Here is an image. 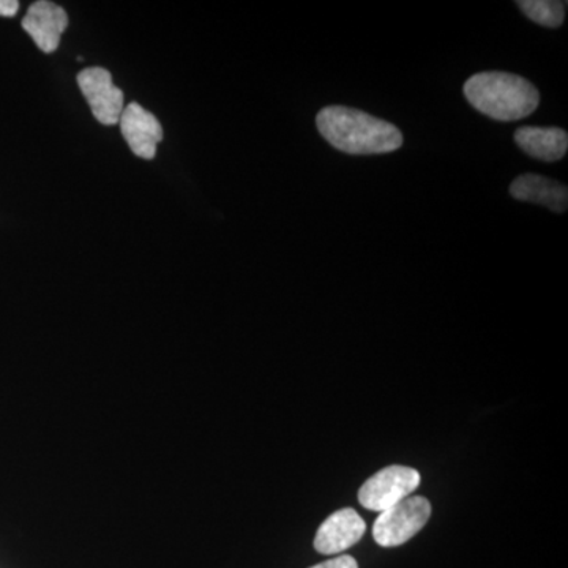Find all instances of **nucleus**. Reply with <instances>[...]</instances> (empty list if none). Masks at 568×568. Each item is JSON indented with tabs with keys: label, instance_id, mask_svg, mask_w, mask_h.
I'll return each mask as SVG.
<instances>
[{
	"label": "nucleus",
	"instance_id": "nucleus-8",
	"mask_svg": "<svg viewBox=\"0 0 568 568\" xmlns=\"http://www.w3.org/2000/svg\"><path fill=\"white\" fill-rule=\"evenodd\" d=\"M365 530V521L354 508H342L317 529L315 549L321 555H339L361 541Z\"/></svg>",
	"mask_w": 568,
	"mask_h": 568
},
{
	"label": "nucleus",
	"instance_id": "nucleus-11",
	"mask_svg": "<svg viewBox=\"0 0 568 568\" xmlns=\"http://www.w3.org/2000/svg\"><path fill=\"white\" fill-rule=\"evenodd\" d=\"M517 6L530 21L544 28H560L566 18L567 2L560 0H518Z\"/></svg>",
	"mask_w": 568,
	"mask_h": 568
},
{
	"label": "nucleus",
	"instance_id": "nucleus-4",
	"mask_svg": "<svg viewBox=\"0 0 568 568\" xmlns=\"http://www.w3.org/2000/svg\"><path fill=\"white\" fill-rule=\"evenodd\" d=\"M420 485V474L413 467L388 466L358 489L362 506L372 511H384L413 495Z\"/></svg>",
	"mask_w": 568,
	"mask_h": 568
},
{
	"label": "nucleus",
	"instance_id": "nucleus-2",
	"mask_svg": "<svg viewBox=\"0 0 568 568\" xmlns=\"http://www.w3.org/2000/svg\"><path fill=\"white\" fill-rule=\"evenodd\" d=\"M463 91L478 112L499 122L521 121L540 103V93L532 82L506 71L474 74Z\"/></svg>",
	"mask_w": 568,
	"mask_h": 568
},
{
	"label": "nucleus",
	"instance_id": "nucleus-10",
	"mask_svg": "<svg viewBox=\"0 0 568 568\" xmlns=\"http://www.w3.org/2000/svg\"><path fill=\"white\" fill-rule=\"evenodd\" d=\"M515 142L523 152L541 162H559L566 156L568 134L564 130L521 126L515 132Z\"/></svg>",
	"mask_w": 568,
	"mask_h": 568
},
{
	"label": "nucleus",
	"instance_id": "nucleus-13",
	"mask_svg": "<svg viewBox=\"0 0 568 568\" xmlns=\"http://www.w3.org/2000/svg\"><path fill=\"white\" fill-rule=\"evenodd\" d=\"M18 10H20V2L17 0H0V17H17Z\"/></svg>",
	"mask_w": 568,
	"mask_h": 568
},
{
	"label": "nucleus",
	"instance_id": "nucleus-3",
	"mask_svg": "<svg viewBox=\"0 0 568 568\" xmlns=\"http://www.w3.org/2000/svg\"><path fill=\"white\" fill-rule=\"evenodd\" d=\"M432 515V504L422 496H409L396 506L381 511L373 525V537L381 547L406 544L424 529Z\"/></svg>",
	"mask_w": 568,
	"mask_h": 568
},
{
	"label": "nucleus",
	"instance_id": "nucleus-12",
	"mask_svg": "<svg viewBox=\"0 0 568 568\" xmlns=\"http://www.w3.org/2000/svg\"><path fill=\"white\" fill-rule=\"evenodd\" d=\"M310 568H358V564L353 556H338V558L325 560V562Z\"/></svg>",
	"mask_w": 568,
	"mask_h": 568
},
{
	"label": "nucleus",
	"instance_id": "nucleus-1",
	"mask_svg": "<svg viewBox=\"0 0 568 568\" xmlns=\"http://www.w3.org/2000/svg\"><path fill=\"white\" fill-rule=\"evenodd\" d=\"M317 130L332 148L349 155L398 151L403 134L394 123L346 106H327L316 118Z\"/></svg>",
	"mask_w": 568,
	"mask_h": 568
},
{
	"label": "nucleus",
	"instance_id": "nucleus-6",
	"mask_svg": "<svg viewBox=\"0 0 568 568\" xmlns=\"http://www.w3.org/2000/svg\"><path fill=\"white\" fill-rule=\"evenodd\" d=\"M22 29L32 37L44 54L58 51L62 33L69 28V14L58 3L39 0L29 7L21 22Z\"/></svg>",
	"mask_w": 568,
	"mask_h": 568
},
{
	"label": "nucleus",
	"instance_id": "nucleus-7",
	"mask_svg": "<svg viewBox=\"0 0 568 568\" xmlns=\"http://www.w3.org/2000/svg\"><path fill=\"white\" fill-rule=\"evenodd\" d=\"M119 123L123 140L134 155L144 160L155 159L156 145L163 140V126L152 112L144 110L141 104L130 103L123 108Z\"/></svg>",
	"mask_w": 568,
	"mask_h": 568
},
{
	"label": "nucleus",
	"instance_id": "nucleus-9",
	"mask_svg": "<svg viewBox=\"0 0 568 568\" xmlns=\"http://www.w3.org/2000/svg\"><path fill=\"white\" fill-rule=\"evenodd\" d=\"M510 194L518 201L545 205L549 211L564 213L568 205V189L562 183L538 174L518 175L510 185Z\"/></svg>",
	"mask_w": 568,
	"mask_h": 568
},
{
	"label": "nucleus",
	"instance_id": "nucleus-5",
	"mask_svg": "<svg viewBox=\"0 0 568 568\" xmlns=\"http://www.w3.org/2000/svg\"><path fill=\"white\" fill-rule=\"evenodd\" d=\"M78 85L92 114L103 125H115L123 112V92L112 84L110 71L93 67L78 74Z\"/></svg>",
	"mask_w": 568,
	"mask_h": 568
}]
</instances>
